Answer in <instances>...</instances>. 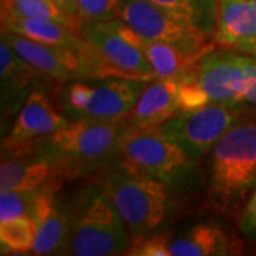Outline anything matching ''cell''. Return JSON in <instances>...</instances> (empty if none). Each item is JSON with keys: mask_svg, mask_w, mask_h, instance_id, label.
Returning <instances> with one entry per match:
<instances>
[{"mask_svg": "<svg viewBox=\"0 0 256 256\" xmlns=\"http://www.w3.org/2000/svg\"><path fill=\"white\" fill-rule=\"evenodd\" d=\"M130 130L124 120H72L53 136L36 142L26 154L47 161L60 182L87 178L98 174L118 156L121 140Z\"/></svg>", "mask_w": 256, "mask_h": 256, "instance_id": "obj_1", "label": "cell"}, {"mask_svg": "<svg viewBox=\"0 0 256 256\" xmlns=\"http://www.w3.org/2000/svg\"><path fill=\"white\" fill-rule=\"evenodd\" d=\"M56 3L58 4V8L62 9L64 14L68 18L70 22H73L74 26H77V0H56Z\"/></svg>", "mask_w": 256, "mask_h": 256, "instance_id": "obj_30", "label": "cell"}, {"mask_svg": "<svg viewBox=\"0 0 256 256\" xmlns=\"http://www.w3.org/2000/svg\"><path fill=\"white\" fill-rule=\"evenodd\" d=\"M171 234L151 232L131 239L126 255L131 256H170L171 255Z\"/></svg>", "mask_w": 256, "mask_h": 256, "instance_id": "obj_26", "label": "cell"}, {"mask_svg": "<svg viewBox=\"0 0 256 256\" xmlns=\"http://www.w3.org/2000/svg\"><path fill=\"white\" fill-rule=\"evenodd\" d=\"M44 77L33 66L23 60L12 47L2 40L0 43V78H2V112L18 108L20 98L34 78Z\"/></svg>", "mask_w": 256, "mask_h": 256, "instance_id": "obj_18", "label": "cell"}, {"mask_svg": "<svg viewBox=\"0 0 256 256\" xmlns=\"http://www.w3.org/2000/svg\"><path fill=\"white\" fill-rule=\"evenodd\" d=\"M141 48L154 68L156 78L162 80L180 82L196 73L198 62L202 57V54H192L178 47L161 42L146 40L144 37L141 40Z\"/></svg>", "mask_w": 256, "mask_h": 256, "instance_id": "obj_20", "label": "cell"}, {"mask_svg": "<svg viewBox=\"0 0 256 256\" xmlns=\"http://www.w3.org/2000/svg\"><path fill=\"white\" fill-rule=\"evenodd\" d=\"M239 226L245 236L256 239V190L250 200L248 201L246 208L244 210Z\"/></svg>", "mask_w": 256, "mask_h": 256, "instance_id": "obj_28", "label": "cell"}, {"mask_svg": "<svg viewBox=\"0 0 256 256\" xmlns=\"http://www.w3.org/2000/svg\"><path fill=\"white\" fill-rule=\"evenodd\" d=\"M239 106L210 102L195 110L181 111L154 128L198 161L240 120Z\"/></svg>", "mask_w": 256, "mask_h": 256, "instance_id": "obj_8", "label": "cell"}, {"mask_svg": "<svg viewBox=\"0 0 256 256\" xmlns=\"http://www.w3.org/2000/svg\"><path fill=\"white\" fill-rule=\"evenodd\" d=\"M68 122L70 120L46 92L33 90L18 110L10 131L2 138V151L8 156L26 154L36 142L53 136Z\"/></svg>", "mask_w": 256, "mask_h": 256, "instance_id": "obj_10", "label": "cell"}, {"mask_svg": "<svg viewBox=\"0 0 256 256\" xmlns=\"http://www.w3.org/2000/svg\"><path fill=\"white\" fill-rule=\"evenodd\" d=\"M117 6L118 0H77V26L114 20Z\"/></svg>", "mask_w": 256, "mask_h": 256, "instance_id": "obj_25", "label": "cell"}, {"mask_svg": "<svg viewBox=\"0 0 256 256\" xmlns=\"http://www.w3.org/2000/svg\"><path fill=\"white\" fill-rule=\"evenodd\" d=\"M256 186V121H240L212 148L210 198L220 210H235Z\"/></svg>", "mask_w": 256, "mask_h": 256, "instance_id": "obj_4", "label": "cell"}, {"mask_svg": "<svg viewBox=\"0 0 256 256\" xmlns=\"http://www.w3.org/2000/svg\"><path fill=\"white\" fill-rule=\"evenodd\" d=\"M52 182L62 184L44 160L33 154L3 156L0 165L2 191H32Z\"/></svg>", "mask_w": 256, "mask_h": 256, "instance_id": "obj_17", "label": "cell"}, {"mask_svg": "<svg viewBox=\"0 0 256 256\" xmlns=\"http://www.w3.org/2000/svg\"><path fill=\"white\" fill-rule=\"evenodd\" d=\"M252 2H254V3H255V4H256V0H252Z\"/></svg>", "mask_w": 256, "mask_h": 256, "instance_id": "obj_31", "label": "cell"}, {"mask_svg": "<svg viewBox=\"0 0 256 256\" xmlns=\"http://www.w3.org/2000/svg\"><path fill=\"white\" fill-rule=\"evenodd\" d=\"M180 101L182 111L195 110L210 104V101L206 92L202 90L201 84L196 80V73L180 80Z\"/></svg>", "mask_w": 256, "mask_h": 256, "instance_id": "obj_27", "label": "cell"}, {"mask_svg": "<svg viewBox=\"0 0 256 256\" xmlns=\"http://www.w3.org/2000/svg\"><path fill=\"white\" fill-rule=\"evenodd\" d=\"M2 18H33L57 20L74 26L64 14L56 0H2Z\"/></svg>", "mask_w": 256, "mask_h": 256, "instance_id": "obj_23", "label": "cell"}, {"mask_svg": "<svg viewBox=\"0 0 256 256\" xmlns=\"http://www.w3.org/2000/svg\"><path fill=\"white\" fill-rule=\"evenodd\" d=\"M2 30L12 32L50 46L72 50H77L82 42L80 33L73 26L48 18H2Z\"/></svg>", "mask_w": 256, "mask_h": 256, "instance_id": "obj_19", "label": "cell"}, {"mask_svg": "<svg viewBox=\"0 0 256 256\" xmlns=\"http://www.w3.org/2000/svg\"><path fill=\"white\" fill-rule=\"evenodd\" d=\"M240 254V244L218 224L195 225L171 242L172 256H225Z\"/></svg>", "mask_w": 256, "mask_h": 256, "instance_id": "obj_16", "label": "cell"}, {"mask_svg": "<svg viewBox=\"0 0 256 256\" xmlns=\"http://www.w3.org/2000/svg\"><path fill=\"white\" fill-rule=\"evenodd\" d=\"M118 18L146 40L161 42L192 54L210 50V37L148 0H118Z\"/></svg>", "mask_w": 256, "mask_h": 256, "instance_id": "obj_9", "label": "cell"}, {"mask_svg": "<svg viewBox=\"0 0 256 256\" xmlns=\"http://www.w3.org/2000/svg\"><path fill=\"white\" fill-rule=\"evenodd\" d=\"M37 226L32 216H18L0 222L2 254H32Z\"/></svg>", "mask_w": 256, "mask_h": 256, "instance_id": "obj_22", "label": "cell"}, {"mask_svg": "<svg viewBox=\"0 0 256 256\" xmlns=\"http://www.w3.org/2000/svg\"><path fill=\"white\" fill-rule=\"evenodd\" d=\"M78 33L82 36L78 54L82 80L107 77L156 80L154 68L146 53L118 34L111 22L82 24Z\"/></svg>", "mask_w": 256, "mask_h": 256, "instance_id": "obj_5", "label": "cell"}, {"mask_svg": "<svg viewBox=\"0 0 256 256\" xmlns=\"http://www.w3.org/2000/svg\"><path fill=\"white\" fill-rule=\"evenodd\" d=\"M245 66H246L248 73L250 76V82H252L250 90H249L246 96V101L256 106V60L255 58L245 57Z\"/></svg>", "mask_w": 256, "mask_h": 256, "instance_id": "obj_29", "label": "cell"}, {"mask_svg": "<svg viewBox=\"0 0 256 256\" xmlns=\"http://www.w3.org/2000/svg\"><path fill=\"white\" fill-rule=\"evenodd\" d=\"M196 80L210 102L229 106L246 101L252 84L244 56L210 50L202 54L198 62Z\"/></svg>", "mask_w": 256, "mask_h": 256, "instance_id": "obj_11", "label": "cell"}, {"mask_svg": "<svg viewBox=\"0 0 256 256\" xmlns=\"http://www.w3.org/2000/svg\"><path fill=\"white\" fill-rule=\"evenodd\" d=\"M181 111L180 82L156 78L146 84L132 110L122 120L131 130H146L164 124Z\"/></svg>", "mask_w": 256, "mask_h": 256, "instance_id": "obj_15", "label": "cell"}, {"mask_svg": "<svg viewBox=\"0 0 256 256\" xmlns=\"http://www.w3.org/2000/svg\"><path fill=\"white\" fill-rule=\"evenodd\" d=\"M214 42L256 57V4L252 0H218Z\"/></svg>", "mask_w": 256, "mask_h": 256, "instance_id": "obj_14", "label": "cell"}, {"mask_svg": "<svg viewBox=\"0 0 256 256\" xmlns=\"http://www.w3.org/2000/svg\"><path fill=\"white\" fill-rule=\"evenodd\" d=\"M70 254L76 256L126 255L130 232L100 185L88 184L68 202Z\"/></svg>", "mask_w": 256, "mask_h": 256, "instance_id": "obj_3", "label": "cell"}, {"mask_svg": "<svg viewBox=\"0 0 256 256\" xmlns=\"http://www.w3.org/2000/svg\"><path fill=\"white\" fill-rule=\"evenodd\" d=\"M37 190L32 191H2L0 194V222L18 216H32Z\"/></svg>", "mask_w": 256, "mask_h": 256, "instance_id": "obj_24", "label": "cell"}, {"mask_svg": "<svg viewBox=\"0 0 256 256\" xmlns=\"http://www.w3.org/2000/svg\"><path fill=\"white\" fill-rule=\"evenodd\" d=\"M162 8L175 18L200 30L206 37H214L218 18V0H148Z\"/></svg>", "mask_w": 256, "mask_h": 256, "instance_id": "obj_21", "label": "cell"}, {"mask_svg": "<svg viewBox=\"0 0 256 256\" xmlns=\"http://www.w3.org/2000/svg\"><path fill=\"white\" fill-rule=\"evenodd\" d=\"M60 185L47 184L37 191L32 215L37 226L33 255L70 254V210L68 204L58 196Z\"/></svg>", "mask_w": 256, "mask_h": 256, "instance_id": "obj_12", "label": "cell"}, {"mask_svg": "<svg viewBox=\"0 0 256 256\" xmlns=\"http://www.w3.org/2000/svg\"><path fill=\"white\" fill-rule=\"evenodd\" d=\"M118 156L171 190H190L200 178L196 161L156 128L130 130L121 140Z\"/></svg>", "mask_w": 256, "mask_h": 256, "instance_id": "obj_6", "label": "cell"}, {"mask_svg": "<svg viewBox=\"0 0 256 256\" xmlns=\"http://www.w3.org/2000/svg\"><path fill=\"white\" fill-rule=\"evenodd\" d=\"M96 184L110 196L131 238L156 232L168 216L171 188L120 156L96 175Z\"/></svg>", "mask_w": 256, "mask_h": 256, "instance_id": "obj_2", "label": "cell"}, {"mask_svg": "<svg viewBox=\"0 0 256 256\" xmlns=\"http://www.w3.org/2000/svg\"><path fill=\"white\" fill-rule=\"evenodd\" d=\"M2 40L6 42L23 60L33 66L46 78L58 82L82 80V66L78 48L72 50L50 46L3 30Z\"/></svg>", "mask_w": 256, "mask_h": 256, "instance_id": "obj_13", "label": "cell"}, {"mask_svg": "<svg viewBox=\"0 0 256 256\" xmlns=\"http://www.w3.org/2000/svg\"><path fill=\"white\" fill-rule=\"evenodd\" d=\"M148 82L120 77L74 80L62 92L60 108L72 120H122L132 110Z\"/></svg>", "mask_w": 256, "mask_h": 256, "instance_id": "obj_7", "label": "cell"}]
</instances>
